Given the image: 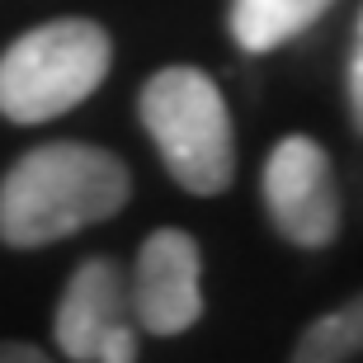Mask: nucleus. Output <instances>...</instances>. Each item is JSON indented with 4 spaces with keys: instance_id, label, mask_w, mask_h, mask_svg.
<instances>
[{
    "instance_id": "nucleus-1",
    "label": "nucleus",
    "mask_w": 363,
    "mask_h": 363,
    "mask_svg": "<svg viewBox=\"0 0 363 363\" xmlns=\"http://www.w3.org/2000/svg\"><path fill=\"white\" fill-rule=\"evenodd\" d=\"M133 194L128 165L90 142H48L24 151L0 179V241L38 250L108 222Z\"/></svg>"
},
{
    "instance_id": "nucleus-2",
    "label": "nucleus",
    "mask_w": 363,
    "mask_h": 363,
    "mask_svg": "<svg viewBox=\"0 0 363 363\" xmlns=\"http://www.w3.org/2000/svg\"><path fill=\"white\" fill-rule=\"evenodd\" d=\"M142 128L156 142L165 170L189 194H222L236 175V137L227 99L199 67H165L142 85Z\"/></svg>"
},
{
    "instance_id": "nucleus-3",
    "label": "nucleus",
    "mask_w": 363,
    "mask_h": 363,
    "mask_svg": "<svg viewBox=\"0 0 363 363\" xmlns=\"http://www.w3.org/2000/svg\"><path fill=\"white\" fill-rule=\"evenodd\" d=\"M113 43L94 19H52L0 52V113L10 123H48L85 104L108 76Z\"/></svg>"
},
{
    "instance_id": "nucleus-4",
    "label": "nucleus",
    "mask_w": 363,
    "mask_h": 363,
    "mask_svg": "<svg viewBox=\"0 0 363 363\" xmlns=\"http://www.w3.org/2000/svg\"><path fill=\"white\" fill-rule=\"evenodd\" d=\"M57 350L76 363H137V321L128 279L113 259L94 255L71 274L52 316Z\"/></svg>"
},
{
    "instance_id": "nucleus-5",
    "label": "nucleus",
    "mask_w": 363,
    "mask_h": 363,
    "mask_svg": "<svg viewBox=\"0 0 363 363\" xmlns=\"http://www.w3.org/2000/svg\"><path fill=\"white\" fill-rule=\"evenodd\" d=\"M264 208L279 236L302 250H325L340 236V184L321 142L283 137L264 161Z\"/></svg>"
},
{
    "instance_id": "nucleus-6",
    "label": "nucleus",
    "mask_w": 363,
    "mask_h": 363,
    "mask_svg": "<svg viewBox=\"0 0 363 363\" xmlns=\"http://www.w3.org/2000/svg\"><path fill=\"white\" fill-rule=\"evenodd\" d=\"M133 321L147 335H184L203 316V255L199 241L179 227L151 231L137 250L128 279Z\"/></svg>"
},
{
    "instance_id": "nucleus-7",
    "label": "nucleus",
    "mask_w": 363,
    "mask_h": 363,
    "mask_svg": "<svg viewBox=\"0 0 363 363\" xmlns=\"http://www.w3.org/2000/svg\"><path fill=\"white\" fill-rule=\"evenodd\" d=\"M330 10V0H231V38L245 52H274Z\"/></svg>"
},
{
    "instance_id": "nucleus-8",
    "label": "nucleus",
    "mask_w": 363,
    "mask_h": 363,
    "mask_svg": "<svg viewBox=\"0 0 363 363\" xmlns=\"http://www.w3.org/2000/svg\"><path fill=\"white\" fill-rule=\"evenodd\" d=\"M293 363H363V293L302 330Z\"/></svg>"
},
{
    "instance_id": "nucleus-9",
    "label": "nucleus",
    "mask_w": 363,
    "mask_h": 363,
    "mask_svg": "<svg viewBox=\"0 0 363 363\" xmlns=\"http://www.w3.org/2000/svg\"><path fill=\"white\" fill-rule=\"evenodd\" d=\"M350 113H354V128L363 133V14H359V28H354V48H350Z\"/></svg>"
},
{
    "instance_id": "nucleus-10",
    "label": "nucleus",
    "mask_w": 363,
    "mask_h": 363,
    "mask_svg": "<svg viewBox=\"0 0 363 363\" xmlns=\"http://www.w3.org/2000/svg\"><path fill=\"white\" fill-rule=\"evenodd\" d=\"M0 363H52L43 350L33 345H19V340H0Z\"/></svg>"
}]
</instances>
